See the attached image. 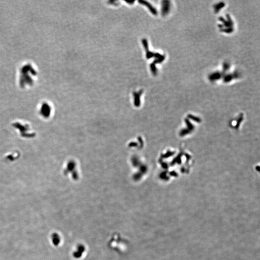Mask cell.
Masks as SVG:
<instances>
[{"mask_svg": "<svg viewBox=\"0 0 260 260\" xmlns=\"http://www.w3.org/2000/svg\"><path fill=\"white\" fill-rule=\"evenodd\" d=\"M143 44L144 45V46L145 49H146V51H147V59H149L151 57H153L154 56H155V54L152 53L151 52L149 51V48H148V44H147V41L146 39H143L142 40Z\"/></svg>", "mask_w": 260, "mask_h": 260, "instance_id": "1", "label": "cell"}, {"mask_svg": "<svg viewBox=\"0 0 260 260\" xmlns=\"http://www.w3.org/2000/svg\"><path fill=\"white\" fill-rule=\"evenodd\" d=\"M170 10V3L169 1H163L162 4V13L165 15Z\"/></svg>", "mask_w": 260, "mask_h": 260, "instance_id": "2", "label": "cell"}, {"mask_svg": "<svg viewBox=\"0 0 260 260\" xmlns=\"http://www.w3.org/2000/svg\"><path fill=\"white\" fill-rule=\"evenodd\" d=\"M139 2L141 4L145 5L146 6H147L148 8L149 9V10L150 11V12H151L154 15H156L157 14V10H156V9L153 6H152L151 5H150V3L148 2L147 1H139Z\"/></svg>", "mask_w": 260, "mask_h": 260, "instance_id": "3", "label": "cell"}]
</instances>
